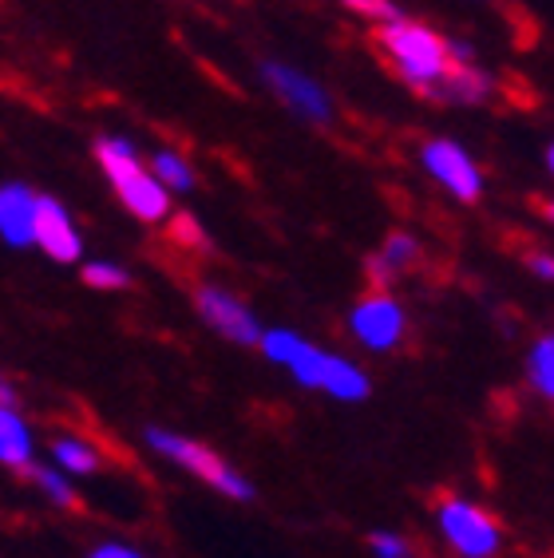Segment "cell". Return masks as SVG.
<instances>
[{"mask_svg": "<svg viewBox=\"0 0 554 558\" xmlns=\"http://www.w3.org/2000/svg\"><path fill=\"white\" fill-rule=\"evenodd\" d=\"M257 349L274 361V365L289 368V376L298 380L301 388H313V392H325L333 400H345V404H361L373 392V380L361 365H352L345 356L325 353L317 344H310L301 333H289V329H269L262 333Z\"/></svg>", "mask_w": 554, "mask_h": 558, "instance_id": "cell-1", "label": "cell"}, {"mask_svg": "<svg viewBox=\"0 0 554 558\" xmlns=\"http://www.w3.org/2000/svg\"><path fill=\"white\" fill-rule=\"evenodd\" d=\"M373 48L381 52V60L393 68L405 84H412L416 92H432L444 68L451 60V48L444 36H436L432 28L424 24H412V21H384L381 28L373 33Z\"/></svg>", "mask_w": 554, "mask_h": 558, "instance_id": "cell-2", "label": "cell"}, {"mask_svg": "<svg viewBox=\"0 0 554 558\" xmlns=\"http://www.w3.org/2000/svg\"><path fill=\"white\" fill-rule=\"evenodd\" d=\"M147 444L150 451H159L162 460H171L174 468H182L186 475L203 480L206 487H214L226 499H238V504H250L254 499V484L238 472L234 463L222 460L214 448L182 436V432H167V428H147Z\"/></svg>", "mask_w": 554, "mask_h": 558, "instance_id": "cell-3", "label": "cell"}, {"mask_svg": "<svg viewBox=\"0 0 554 558\" xmlns=\"http://www.w3.org/2000/svg\"><path fill=\"white\" fill-rule=\"evenodd\" d=\"M96 159H99V167H104V174L111 179V186H116V194L123 198V206H128L131 215L143 218V222H159V218H167V206H171L167 186H162L155 174H147V167H138L135 150H131L128 143L123 140H99Z\"/></svg>", "mask_w": 554, "mask_h": 558, "instance_id": "cell-4", "label": "cell"}, {"mask_svg": "<svg viewBox=\"0 0 554 558\" xmlns=\"http://www.w3.org/2000/svg\"><path fill=\"white\" fill-rule=\"evenodd\" d=\"M436 526L444 543L459 558H495L503 550V526L499 519L471 504L463 495H444L436 507Z\"/></svg>", "mask_w": 554, "mask_h": 558, "instance_id": "cell-5", "label": "cell"}, {"mask_svg": "<svg viewBox=\"0 0 554 558\" xmlns=\"http://www.w3.org/2000/svg\"><path fill=\"white\" fill-rule=\"evenodd\" d=\"M349 329L364 349L388 353V349H396L408 333L405 305L388 290H373L369 298L357 301V310H352V317H349Z\"/></svg>", "mask_w": 554, "mask_h": 558, "instance_id": "cell-6", "label": "cell"}, {"mask_svg": "<svg viewBox=\"0 0 554 558\" xmlns=\"http://www.w3.org/2000/svg\"><path fill=\"white\" fill-rule=\"evenodd\" d=\"M194 310H198V317H203L218 337H226V341H234V344L262 341V325H257V317L250 313V305H245L242 298H234V293L218 290V286H198V290H194Z\"/></svg>", "mask_w": 554, "mask_h": 558, "instance_id": "cell-7", "label": "cell"}, {"mask_svg": "<svg viewBox=\"0 0 554 558\" xmlns=\"http://www.w3.org/2000/svg\"><path fill=\"white\" fill-rule=\"evenodd\" d=\"M424 167L427 174L436 179V183H444V191H451L459 198V203H475L483 191L480 183V171H475V162L468 159V150L456 147V143L448 140H432L424 143Z\"/></svg>", "mask_w": 554, "mask_h": 558, "instance_id": "cell-8", "label": "cell"}, {"mask_svg": "<svg viewBox=\"0 0 554 558\" xmlns=\"http://www.w3.org/2000/svg\"><path fill=\"white\" fill-rule=\"evenodd\" d=\"M33 242L48 254L52 262H75L84 254V242L75 234L72 218L56 198L36 194V215H33Z\"/></svg>", "mask_w": 554, "mask_h": 558, "instance_id": "cell-9", "label": "cell"}, {"mask_svg": "<svg viewBox=\"0 0 554 558\" xmlns=\"http://www.w3.org/2000/svg\"><path fill=\"white\" fill-rule=\"evenodd\" d=\"M266 75H269V84L277 87V96L286 99L289 108H298L301 116L317 119V123L329 119V96H325L313 80H305L301 72H289V68H281V64H269Z\"/></svg>", "mask_w": 554, "mask_h": 558, "instance_id": "cell-10", "label": "cell"}, {"mask_svg": "<svg viewBox=\"0 0 554 558\" xmlns=\"http://www.w3.org/2000/svg\"><path fill=\"white\" fill-rule=\"evenodd\" d=\"M36 194L28 186H0V238L9 246H33Z\"/></svg>", "mask_w": 554, "mask_h": 558, "instance_id": "cell-11", "label": "cell"}, {"mask_svg": "<svg viewBox=\"0 0 554 558\" xmlns=\"http://www.w3.org/2000/svg\"><path fill=\"white\" fill-rule=\"evenodd\" d=\"M36 456V436L33 424L12 409V404H0V463L12 468V472H24Z\"/></svg>", "mask_w": 554, "mask_h": 558, "instance_id": "cell-12", "label": "cell"}, {"mask_svg": "<svg viewBox=\"0 0 554 558\" xmlns=\"http://www.w3.org/2000/svg\"><path fill=\"white\" fill-rule=\"evenodd\" d=\"M416 262H420V242H416L412 234H388V242L381 246V254H373L364 269H369V281H373L376 290H384L396 274L412 269Z\"/></svg>", "mask_w": 554, "mask_h": 558, "instance_id": "cell-13", "label": "cell"}, {"mask_svg": "<svg viewBox=\"0 0 554 558\" xmlns=\"http://www.w3.org/2000/svg\"><path fill=\"white\" fill-rule=\"evenodd\" d=\"M52 463L60 468L64 475H96L99 463H104V456H99V448L92 440H84V436H60V440L52 444Z\"/></svg>", "mask_w": 554, "mask_h": 558, "instance_id": "cell-14", "label": "cell"}, {"mask_svg": "<svg viewBox=\"0 0 554 558\" xmlns=\"http://www.w3.org/2000/svg\"><path fill=\"white\" fill-rule=\"evenodd\" d=\"M24 475L33 480V487L36 492L48 499V504H56V507H75L80 504V495H75V484H72V475H64L60 468H40V463H28L24 468Z\"/></svg>", "mask_w": 554, "mask_h": 558, "instance_id": "cell-15", "label": "cell"}, {"mask_svg": "<svg viewBox=\"0 0 554 558\" xmlns=\"http://www.w3.org/2000/svg\"><path fill=\"white\" fill-rule=\"evenodd\" d=\"M527 380H531V388L539 392V397L551 400L554 397V337H539L531 349V356H527Z\"/></svg>", "mask_w": 554, "mask_h": 558, "instance_id": "cell-16", "label": "cell"}, {"mask_svg": "<svg viewBox=\"0 0 554 558\" xmlns=\"http://www.w3.org/2000/svg\"><path fill=\"white\" fill-rule=\"evenodd\" d=\"M84 281L92 290H128L131 274L116 262H87L84 266Z\"/></svg>", "mask_w": 554, "mask_h": 558, "instance_id": "cell-17", "label": "cell"}, {"mask_svg": "<svg viewBox=\"0 0 554 558\" xmlns=\"http://www.w3.org/2000/svg\"><path fill=\"white\" fill-rule=\"evenodd\" d=\"M155 171H159V179L171 191H191L194 186V174H191V167L179 159V155H171V150H162V155H155Z\"/></svg>", "mask_w": 554, "mask_h": 558, "instance_id": "cell-18", "label": "cell"}, {"mask_svg": "<svg viewBox=\"0 0 554 558\" xmlns=\"http://www.w3.org/2000/svg\"><path fill=\"white\" fill-rule=\"evenodd\" d=\"M369 550H373V558H412V543L400 531H373Z\"/></svg>", "mask_w": 554, "mask_h": 558, "instance_id": "cell-19", "label": "cell"}, {"mask_svg": "<svg viewBox=\"0 0 554 558\" xmlns=\"http://www.w3.org/2000/svg\"><path fill=\"white\" fill-rule=\"evenodd\" d=\"M171 242L174 246H186V250H203L206 234H203V226L194 222L191 215H174L171 218Z\"/></svg>", "mask_w": 554, "mask_h": 558, "instance_id": "cell-20", "label": "cell"}, {"mask_svg": "<svg viewBox=\"0 0 554 558\" xmlns=\"http://www.w3.org/2000/svg\"><path fill=\"white\" fill-rule=\"evenodd\" d=\"M352 12H364V16H376V21H393L396 9L388 4V0H345Z\"/></svg>", "mask_w": 554, "mask_h": 558, "instance_id": "cell-21", "label": "cell"}, {"mask_svg": "<svg viewBox=\"0 0 554 558\" xmlns=\"http://www.w3.org/2000/svg\"><path fill=\"white\" fill-rule=\"evenodd\" d=\"M87 558H147V555L135 550V547H128V543H99Z\"/></svg>", "mask_w": 554, "mask_h": 558, "instance_id": "cell-22", "label": "cell"}, {"mask_svg": "<svg viewBox=\"0 0 554 558\" xmlns=\"http://www.w3.org/2000/svg\"><path fill=\"white\" fill-rule=\"evenodd\" d=\"M531 269L539 274L543 281H551L554 278V262H551V254H534L531 258Z\"/></svg>", "mask_w": 554, "mask_h": 558, "instance_id": "cell-23", "label": "cell"}, {"mask_svg": "<svg viewBox=\"0 0 554 558\" xmlns=\"http://www.w3.org/2000/svg\"><path fill=\"white\" fill-rule=\"evenodd\" d=\"M12 400H16V397H12V388L0 380V404H12Z\"/></svg>", "mask_w": 554, "mask_h": 558, "instance_id": "cell-24", "label": "cell"}]
</instances>
